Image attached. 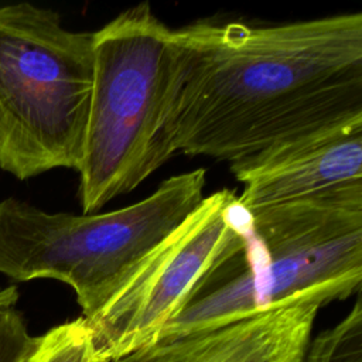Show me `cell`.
Listing matches in <instances>:
<instances>
[{
	"label": "cell",
	"mask_w": 362,
	"mask_h": 362,
	"mask_svg": "<svg viewBox=\"0 0 362 362\" xmlns=\"http://www.w3.org/2000/svg\"><path fill=\"white\" fill-rule=\"evenodd\" d=\"M177 69L161 133L177 153L238 161L362 115V14L174 30Z\"/></svg>",
	"instance_id": "obj_1"
},
{
	"label": "cell",
	"mask_w": 362,
	"mask_h": 362,
	"mask_svg": "<svg viewBox=\"0 0 362 362\" xmlns=\"http://www.w3.org/2000/svg\"><path fill=\"white\" fill-rule=\"evenodd\" d=\"M247 212L243 252L201 286L158 339L218 328L305 298L325 305L359 291L362 182Z\"/></svg>",
	"instance_id": "obj_2"
},
{
	"label": "cell",
	"mask_w": 362,
	"mask_h": 362,
	"mask_svg": "<svg viewBox=\"0 0 362 362\" xmlns=\"http://www.w3.org/2000/svg\"><path fill=\"white\" fill-rule=\"evenodd\" d=\"M79 173L83 214L133 191L165 161L161 133L177 69L174 30L143 1L93 31Z\"/></svg>",
	"instance_id": "obj_3"
},
{
	"label": "cell",
	"mask_w": 362,
	"mask_h": 362,
	"mask_svg": "<svg viewBox=\"0 0 362 362\" xmlns=\"http://www.w3.org/2000/svg\"><path fill=\"white\" fill-rule=\"evenodd\" d=\"M206 171L164 180L148 197L106 214L47 212L0 201V273L16 281L54 279L93 315L139 263L205 198Z\"/></svg>",
	"instance_id": "obj_4"
},
{
	"label": "cell",
	"mask_w": 362,
	"mask_h": 362,
	"mask_svg": "<svg viewBox=\"0 0 362 362\" xmlns=\"http://www.w3.org/2000/svg\"><path fill=\"white\" fill-rule=\"evenodd\" d=\"M93 33L31 3L0 7V168L27 180L78 170L93 81Z\"/></svg>",
	"instance_id": "obj_5"
},
{
	"label": "cell",
	"mask_w": 362,
	"mask_h": 362,
	"mask_svg": "<svg viewBox=\"0 0 362 362\" xmlns=\"http://www.w3.org/2000/svg\"><path fill=\"white\" fill-rule=\"evenodd\" d=\"M249 232L250 215L233 191L205 197L85 318L96 361L109 362L154 344L201 286L243 252Z\"/></svg>",
	"instance_id": "obj_6"
},
{
	"label": "cell",
	"mask_w": 362,
	"mask_h": 362,
	"mask_svg": "<svg viewBox=\"0 0 362 362\" xmlns=\"http://www.w3.org/2000/svg\"><path fill=\"white\" fill-rule=\"evenodd\" d=\"M255 208L300 199L362 182V115L338 120L230 163Z\"/></svg>",
	"instance_id": "obj_7"
},
{
	"label": "cell",
	"mask_w": 362,
	"mask_h": 362,
	"mask_svg": "<svg viewBox=\"0 0 362 362\" xmlns=\"http://www.w3.org/2000/svg\"><path fill=\"white\" fill-rule=\"evenodd\" d=\"M324 305L305 298L218 328L132 351L109 362H303Z\"/></svg>",
	"instance_id": "obj_8"
},
{
	"label": "cell",
	"mask_w": 362,
	"mask_h": 362,
	"mask_svg": "<svg viewBox=\"0 0 362 362\" xmlns=\"http://www.w3.org/2000/svg\"><path fill=\"white\" fill-rule=\"evenodd\" d=\"M0 362H98L83 317L31 337L23 317L8 310L0 322Z\"/></svg>",
	"instance_id": "obj_9"
},
{
	"label": "cell",
	"mask_w": 362,
	"mask_h": 362,
	"mask_svg": "<svg viewBox=\"0 0 362 362\" xmlns=\"http://www.w3.org/2000/svg\"><path fill=\"white\" fill-rule=\"evenodd\" d=\"M303 362H362V303L308 344Z\"/></svg>",
	"instance_id": "obj_10"
},
{
	"label": "cell",
	"mask_w": 362,
	"mask_h": 362,
	"mask_svg": "<svg viewBox=\"0 0 362 362\" xmlns=\"http://www.w3.org/2000/svg\"><path fill=\"white\" fill-rule=\"evenodd\" d=\"M18 300V290L16 286L0 288V322L4 318L6 313L14 308V304Z\"/></svg>",
	"instance_id": "obj_11"
}]
</instances>
